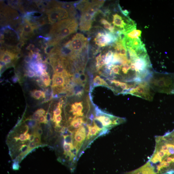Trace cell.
Instances as JSON below:
<instances>
[{
	"instance_id": "cell-23",
	"label": "cell",
	"mask_w": 174,
	"mask_h": 174,
	"mask_svg": "<svg viewBox=\"0 0 174 174\" xmlns=\"http://www.w3.org/2000/svg\"><path fill=\"white\" fill-rule=\"evenodd\" d=\"M62 102H60L56 108V109L53 112V118H55L57 116L61 115L62 113L61 108L62 107Z\"/></svg>"
},
{
	"instance_id": "cell-3",
	"label": "cell",
	"mask_w": 174,
	"mask_h": 174,
	"mask_svg": "<svg viewBox=\"0 0 174 174\" xmlns=\"http://www.w3.org/2000/svg\"><path fill=\"white\" fill-rule=\"evenodd\" d=\"M153 91L148 81H143L138 82L136 85L130 91L128 94L152 101L154 96Z\"/></svg>"
},
{
	"instance_id": "cell-36",
	"label": "cell",
	"mask_w": 174,
	"mask_h": 174,
	"mask_svg": "<svg viewBox=\"0 0 174 174\" xmlns=\"http://www.w3.org/2000/svg\"><path fill=\"white\" fill-rule=\"evenodd\" d=\"M35 136L34 134L30 135L29 139V141L30 142H33V141H34Z\"/></svg>"
},
{
	"instance_id": "cell-20",
	"label": "cell",
	"mask_w": 174,
	"mask_h": 174,
	"mask_svg": "<svg viewBox=\"0 0 174 174\" xmlns=\"http://www.w3.org/2000/svg\"><path fill=\"white\" fill-rule=\"evenodd\" d=\"M94 83V85L95 86L103 85L108 86L107 83L99 76H97L95 78Z\"/></svg>"
},
{
	"instance_id": "cell-15",
	"label": "cell",
	"mask_w": 174,
	"mask_h": 174,
	"mask_svg": "<svg viewBox=\"0 0 174 174\" xmlns=\"http://www.w3.org/2000/svg\"><path fill=\"white\" fill-rule=\"evenodd\" d=\"M41 81L46 87H48L50 85L51 80L49 74L46 71H44L42 75L40 77Z\"/></svg>"
},
{
	"instance_id": "cell-13",
	"label": "cell",
	"mask_w": 174,
	"mask_h": 174,
	"mask_svg": "<svg viewBox=\"0 0 174 174\" xmlns=\"http://www.w3.org/2000/svg\"><path fill=\"white\" fill-rule=\"evenodd\" d=\"M100 22L102 25H103L104 28L106 29L109 30L110 32L112 33H114L115 28L113 25L104 19H101L100 20Z\"/></svg>"
},
{
	"instance_id": "cell-26",
	"label": "cell",
	"mask_w": 174,
	"mask_h": 174,
	"mask_svg": "<svg viewBox=\"0 0 174 174\" xmlns=\"http://www.w3.org/2000/svg\"><path fill=\"white\" fill-rule=\"evenodd\" d=\"M28 123L27 126L30 128H34L37 125V122L36 121L33 119L28 120Z\"/></svg>"
},
{
	"instance_id": "cell-21",
	"label": "cell",
	"mask_w": 174,
	"mask_h": 174,
	"mask_svg": "<svg viewBox=\"0 0 174 174\" xmlns=\"http://www.w3.org/2000/svg\"><path fill=\"white\" fill-rule=\"evenodd\" d=\"M71 112L73 115L75 116L76 118L78 117H82L83 115V113L81 112L74 105V104L71 105Z\"/></svg>"
},
{
	"instance_id": "cell-1",
	"label": "cell",
	"mask_w": 174,
	"mask_h": 174,
	"mask_svg": "<svg viewBox=\"0 0 174 174\" xmlns=\"http://www.w3.org/2000/svg\"><path fill=\"white\" fill-rule=\"evenodd\" d=\"M148 82L155 92L174 94V73L153 72Z\"/></svg>"
},
{
	"instance_id": "cell-4",
	"label": "cell",
	"mask_w": 174,
	"mask_h": 174,
	"mask_svg": "<svg viewBox=\"0 0 174 174\" xmlns=\"http://www.w3.org/2000/svg\"><path fill=\"white\" fill-rule=\"evenodd\" d=\"M87 38L81 33H77L65 45L72 51L76 56L78 55L87 47Z\"/></svg>"
},
{
	"instance_id": "cell-17",
	"label": "cell",
	"mask_w": 174,
	"mask_h": 174,
	"mask_svg": "<svg viewBox=\"0 0 174 174\" xmlns=\"http://www.w3.org/2000/svg\"><path fill=\"white\" fill-rule=\"evenodd\" d=\"M31 96L33 97L37 100H39L41 98H45L46 97L45 93L42 91L35 90H33L31 92Z\"/></svg>"
},
{
	"instance_id": "cell-27",
	"label": "cell",
	"mask_w": 174,
	"mask_h": 174,
	"mask_svg": "<svg viewBox=\"0 0 174 174\" xmlns=\"http://www.w3.org/2000/svg\"><path fill=\"white\" fill-rule=\"evenodd\" d=\"M63 136L65 142L70 144H73V138L72 135L65 136Z\"/></svg>"
},
{
	"instance_id": "cell-7",
	"label": "cell",
	"mask_w": 174,
	"mask_h": 174,
	"mask_svg": "<svg viewBox=\"0 0 174 174\" xmlns=\"http://www.w3.org/2000/svg\"><path fill=\"white\" fill-rule=\"evenodd\" d=\"M127 174H157L154 167L148 161L140 168Z\"/></svg>"
},
{
	"instance_id": "cell-5",
	"label": "cell",
	"mask_w": 174,
	"mask_h": 174,
	"mask_svg": "<svg viewBox=\"0 0 174 174\" xmlns=\"http://www.w3.org/2000/svg\"><path fill=\"white\" fill-rule=\"evenodd\" d=\"M47 14L49 22L52 23L68 19L69 15L67 10L60 6L54 7L49 9Z\"/></svg>"
},
{
	"instance_id": "cell-11",
	"label": "cell",
	"mask_w": 174,
	"mask_h": 174,
	"mask_svg": "<svg viewBox=\"0 0 174 174\" xmlns=\"http://www.w3.org/2000/svg\"><path fill=\"white\" fill-rule=\"evenodd\" d=\"M15 57V55L10 51H6L1 56V61L5 64H9L13 61Z\"/></svg>"
},
{
	"instance_id": "cell-34",
	"label": "cell",
	"mask_w": 174,
	"mask_h": 174,
	"mask_svg": "<svg viewBox=\"0 0 174 174\" xmlns=\"http://www.w3.org/2000/svg\"><path fill=\"white\" fill-rule=\"evenodd\" d=\"M27 74L28 77L31 78L34 77L36 75V74L34 72L31 70L28 71Z\"/></svg>"
},
{
	"instance_id": "cell-24",
	"label": "cell",
	"mask_w": 174,
	"mask_h": 174,
	"mask_svg": "<svg viewBox=\"0 0 174 174\" xmlns=\"http://www.w3.org/2000/svg\"><path fill=\"white\" fill-rule=\"evenodd\" d=\"M94 126L100 132L104 128L102 123L98 119L95 118L93 120Z\"/></svg>"
},
{
	"instance_id": "cell-30",
	"label": "cell",
	"mask_w": 174,
	"mask_h": 174,
	"mask_svg": "<svg viewBox=\"0 0 174 174\" xmlns=\"http://www.w3.org/2000/svg\"><path fill=\"white\" fill-rule=\"evenodd\" d=\"M37 146V145L34 141L30 142L28 146V153H29Z\"/></svg>"
},
{
	"instance_id": "cell-37",
	"label": "cell",
	"mask_w": 174,
	"mask_h": 174,
	"mask_svg": "<svg viewBox=\"0 0 174 174\" xmlns=\"http://www.w3.org/2000/svg\"><path fill=\"white\" fill-rule=\"evenodd\" d=\"M35 46L33 45L30 44L29 46L28 47V49L29 50L32 51L33 49L34 48Z\"/></svg>"
},
{
	"instance_id": "cell-31",
	"label": "cell",
	"mask_w": 174,
	"mask_h": 174,
	"mask_svg": "<svg viewBox=\"0 0 174 174\" xmlns=\"http://www.w3.org/2000/svg\"><path fill=\"white\" fill-rule=\"evenodd\" d=\"M74 105L81 112H82L83 107L82 103V102H76L74 103Z\"/></svg>"
},
{
	"instance_id": "cell-10",
	"label": "cell",
	"mask_w": 174,
	"mask_h": 174,
	"mask_svg": "<svg viewBox=\"0 0 174 174\" xmlns=\"http://www.w3.org/2000/svg\"><path fill=\"white\" fill-rule=\"evenodd\" d=\"M100 32L98 33L94 39L96 44L100 47H103L107 46L106 40L105 33Z\"/></svg>"
},
{
	"instance_id": "cell-14",
	"label": "cell",
	"mask_w": 174,
	"mask_h": 174,
	"mask_svg": "<svg viewBox=\"0 0 174 174\" xmlns=\"http://www.w3.org/2000/svg\"><path fill=\"white\" fill-rule=\"evenodd\" d=\"M142 32L140 30L136 29L126 34V38L131 39L140 38Z\"/></svg>"
},
{
	"instance_id": "cell-39",
	"label": "cell",
	"mask_w": 174,
	"mask_h": 174,
	"mask_svg": "<svg viewBox=\"0 0 174 174\" xmlns=\"http://www.w3.org/2000/svg\"><path fill=\"white\" fill-rule=\"evenodd\" d=\"M39 50L38 48H35L34 49V52L36 53H38L39 51Z\"/></svg>"
},
{
	"instance_id": "cell-12",
	"label": "cell",
	"mask_w": 174,
	"mask_h": 174,
	"mask_svg": "<svg viewBox=\"0 0 174 174\" xmlns=\"http://www.w3.org/2000/svg\"><path fill=\"white\" fill-rule=\"evenodd\" d=\"M34 27L28 20H26L22 28V34L24 36L31 35L33 32Z\"/></svg>"
},
{
	"instance_id": "cell-25",
	"label": "cell",
	"mask_w": 174,
	"mask_h": 174,
	"mask_svg": "<svg viewBox=\"0 0 174 174\" xmlns=\"http://www.w3.org/2000/svg\"><path fill=\"white\" fill-rule=\"evenodd\" d=\"M74 146L73 144H70L64 142V154H67L70 152L71 148Z\"/></svg>"
},
{
	"instance_id": "cell-22",
	"label": "cell",
	"mask_w": 174,
	"mask_h": 174,
	"mask_svg": "<svg viewBox=\"0 0 174 174\" xmlns=\"http://www.w3.org/2000/svg\"><path fill=\"white\" fill-rule=\"evenodd\" d=\"M114 53L111 51H109L105 55V63L106 65H108L111 63L113 59Z\"/></svg>"
},
{
	"instance_id": "cell-38",
	"label": "cell",
	"mask_w": 174,
	"mask_h": 174,
	"mask_svg": "<svg viewBox=\"0 0 174 174\" xmlns=\"http://www.w3.org/2000/svg\"><path fill=\"white\" fill-rule=\"evenodd\" d=\"M30 60H31L30 57L29 56V57L27 56L25 58V61L27 63L29 62L30 61Z\"/></svg>"
},
{
	"instance_id": "cell-19",
	"label": "cell",
	"mask_w": 174,
	"mask_h": 174,
	"mask_svg": "<svg viewBox=\"0 0 174 174\" xmlns=\"http://www.w3.org/2000/svg\"><path fill=\"white\" fill-rule=\"evenodd\" d=\"M101 56L100 54L96 58V67L97 70L101 69L105 64V61L102 59Z\"/></svg>"
},
{
	"instance_id": "cell-18",
	"label": "cell",
	"mask_w": 174,
	"mask_h": 174,
	"mask_svg": "<svg viewBox=\"0 0 174 174\" xmlns=\"http://www.w3.org/2000/svg\"><path fill=\"white\" fill-rule=\"evenodd\" d=\"M87 126L88 129V132L87 135V137L88 138L90 136H96L98 134L99 131L95 126L92 127L89 125H87Z\"/></svg>"
},
{
	"instance_id": "cell-29",
	"label": "cell",
	"mask_w": 174,
	"mask_h": 174,
	"mask_svg": "<svg viewBox=\"0 0 174 174\" xmlns=\"http://www.w3.org/2000/svg\"><path fill=\"white\" fill-rule=\"evenodd\" d=\"M38 121L40 123H47L48 122V120L47 116L44 115H41Z\"/></svg>"
},
{
	"instance_id": "cell-35",
	"label": "cell",
	"mask_w": 174,
	"mask_h": 174,
	"mask_svg": "<svg viewBox=\"0 0 174 174\" xmlns=\"http://www.w3.org/2000/svg\"><path fill=\"white\" fill-rule=\"evenodd\" d=\"M36 111L39 113L41 115L45 114L46 112L45 111L42 109H38Z\"/></svg>"
},
{
	"instance_id": "cell-16",
	"label": "cell",
	"mask_w": 174,
	"mask_h": 174,
	"mask_svg": "<svg viewBox=\"0 0 174 174\" xmlns=\"http://www.w3.org/2000/svg\"><path fill=\"white\" fill-rule=\"evenodd\" d=\"M83 123L84 122L83 118L74 117L71 122V125L74 128L78 129L82 126Z\"/></svg>"
},
{
	"instance_id": "cell-28",
	"label": "cell",
	"mask_w": 174,
	"mask_h": 174,
	"mask_svg": "<svg viewBox=\"0 0 174 174\" xmlns=\"http://www.w3.org/2000/svg\"><path fill=\"white\" fill-rule=\"evenodd\" d=\"M62 120V117L61 115L53 118V121L55 123L56 127L60 126V123Z\"/></svg>"
},
{
	"instance_id": "cell-8",
	"label": "cell",
	"mask_w": 174,
	"mask_h": 174,
	"mask_svg": "<svg viewBox=\"0 0 174 174\" xmlns=\"http://www.w3.org/2000/svg\"><path fill=\"white\" fill-rule=\"evenodd\" d=\"M86 136V131L85 128L81 126L75 132L74 139L75 141L74 143V146L79 147L80 145L84 141Z\"/></svg>"
},
{
	"instance_id": "cell-33",
	"label": "cell",
	"mask_w": 174,
	"mask_h": 174,
	"mask_svg": "<svg viewBox=\"0 0 174 174\" xmlns=\"http://www.w3.org/2000/svg\"><path fill=\"white\" fill-rule=\"evenodd\" d=\"M41 115L39 113L36 111L32 115V119L36 121H38Z\"/></svg>"
},
{
	"instance_id": "cell-9",
	"label": "cell",
	"mask_w": 174,
	"mask_h": 174,
	"mask_svg": "<svg viewBox=\"0 0 174 174\" xmlns=\"http://www.w3.org/2000/svg\"><path fill=\"white\" fill-rule=\"evenodd\" d=\"M65 84V77L62 74H55L52 78L53 88L63 87Z\"/></svg>"
},
{
	"instance_id": "cell-2",
	"label": "cell",
	"mask_w": 174,
	"mask_h": 174,
	"mask_svg": "<svg viewBox=\"0 0 174 174\" xmlns=\"http://www.w3.org/2000/svg\"><path fill=\"white\" fill-rule=\"evenodd\" d=\"M77 20L69 18L54 23L51 31V35L54 38L53 43H57L76 32L78 26Z\"/></svg>"
},
{
	"instance_id": "cell-6",
	"label": "cell",
	"mask_w": 174,
	"mask_h": 174,
	"mask_svg": "<svg viewBox=\"0 0 174 174\" xmlns=\"http://www.w3.org/2000/svg\"><path fill=\"white\" fill-rule=\"evenodd\" d=\"M94 18L87 12H81L79 25L80 30L83 31H89L92 27V23Z\"/></svg>"
},
{
	"instance_id": "cell-32",
	"label": "cell",
	"mask_w": 174,
	"mask_h": 174,
	"mask_svg": "<svg viewBox=\"0 0 174 174\" xmlns=\"http://www.w3.org/2000/svg\"><path fill=\"white\" fill-rule=\"evenodd\" d=\"M34 134L35 136V138L34 140V142L37 145H38L40 144L41 143V136L37 135H35Z\"/></svg>"
}]
</instances>
